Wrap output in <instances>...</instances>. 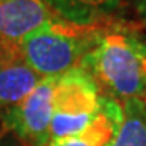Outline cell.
I'll list each match as a JSON object with an SVG mask.
<instances>
[{
  "instance_id": "cell-12",
  "label": "cell",
  "mask_w": 146,
  "mask_h": 146,
  "mask_svg": "<svg viewBox=\"0 0 146 146\" xmlns=\"http://www.w3.org/2000/svg\"><path fill=\"white\" fill-rule=\"evenodd\" d=\"M136 9H137V15L140 18V21L146 27V0H136Z\"/></svg>"
},
{
  "instance_id": "cell-2",
  "label": "cell",
  "mask_w": 146,
  "mask_h": 146,
  "mask_svg": "<svg viewBox=\"0 0 146 146\" xmlns=\"http://www.w3.org/2000/svg\"><path fill=\"white\" fill-rule=\"evenodd\" d=\"M79 67L94 79L103 96L121 103L145 100V79L133 31L108 29Z\"/></svg>"
},
{
  "instance_id": "cell-11",
  "label": "cell",
  "mask_w": 146,
  "mask_h": 146,
  "mask_svg": "<svg viewBox=\"0 0 146 146\" xmlns=\"http://www.w3.org/2000/svg\"><path fill=\"white\" fill-rule=\"evenodd\" d=\"M19 55V48L18 45H14L0 36V60H5V58H11V57H15Z\"/></svg>"
},
{
  "instance_id": "cell-9",
  "label": "cell",
  "mask_w": 146,
  "mask_h": 146,
  "mask_svg": "<svg viewBox=\"0 0 146 146\" xmlns=\"http://www.w3.org/2000/svg\"><path fill=\"white\" fill-rule=\"evenodd\" d=\"M124 118L113 146H146V103L130 98L122 103Z\"/></svg>"
},
{
  "instance_id": "cell-1",
  "label": "cell",
  "mask_w": 146,
  "mask_h": 146,
  "mask_svg": "<svg viewBox=\"0 0 146 146\" xmlns=\"http://www.w3.org/2000/svg\"><path fill=\"white\" fill-rule=\"evenodd\" d=\"M108 29L106 23L79 24L57 18L25 37L18 45L19 54L39 76H60L79 67Z\"/></svg>"
},
{
  "instance_id": "cell-5",
  "label": "cell",
  "mask_w": 146,
  "mask_h": 146,
  "mask_svg": "<svg viewBox=\"0 0 146 146\" xmlns=\"http://www.w3.org/2000/svg\"><path fill=\"white\" fill-rule=\"evenodd\" d=\"M57 18L45 0H0V36L14 45Z\"/></svg>"
},
{
  "instance_id": "cell-13",
  "label": "cell",
  "mask_w": 146,
  "mask_h": 146,
  "mask_svg": "<svg viewBox=\"0 0 146 146\" xmlns=\"http://www.w3.org/2000/svg\"><path fill=\"white\" fill-rule=\"evenodd\" d=\"M143 43H145V46H146V39H143Z\"/></svg>"
},
{
  "instance_id": "cell-7",
  "label": "cell",
  "mask_w": 146,
  "mask_h": 146,
  "mask_svg": "<svg viewBox=\"0 0 146 146\" xmlns=\"http://www.w3.org/2000/svg\"><path fill=\"white\" fill-rule=\"evenodd\" d=\"M42 79L25 64L21 54L0 60V112L23 102Z\"/></svg>"
},
{
  "instance_id": "cell-3",
  "label": "cell",
  "mask_w": 146,
  "mask_h": 146,
  "mask_svg": "<svg viewBox=\"0 0 146 146\" xmlns=\"http://www.w3.org/2000/svg\"><path fill=\"white\" fill-rule=\"evenodd\" d=\"M102 100L103 92L82 67H75L57 76L49 142L84 131L97 116Z\"/></svg>"
},
{
  "instance_id": "cell-4",
  "label": "cell",
  "mask_w": 146,
  "mask_h": 146,
  "mask_svg": "<svg viewBox=\"0 0 146 146\" xmlns=\"http://www.w3.org/2000/svg\"><path fill=\"white\" fill-rule=\"evenodd\" d=\"M55 87L57 76L43 78L23 102L3 112L5 130L15 134L25 146H48Z\"/></svg>"
},
{
  "instance_id": "cell-10",
  "label": "cell",
  "mask_w": 146,
  "mask_h": 146,
  "mask_svg": "<svg viewBox=\"0 0 146 146\" xmlns=\"http://www.w3.org/2000/svg\"><path fill=\"white\" fill-rule=\"evenodd\" d=\"M134 45L142 63V72H143V79H145V103H146V46L143 43V37L136 35V33H134Z\"/></svg>"
},
{
  "instance_id": "cell-6",
  "label": "cell",
  "mask_w": 146,
  "mask_h": 146,
  "mask_svg": "<svg viewBox=\"0 0 146 146\" xmlns=\"http://www.w3.org/2000/svg\"><path fill=\"white\" fill-rule=\"evenodd\" d=\"M122 118V103L103 96L102 108L87 128L76 136L49 142L48 146H113Z\"/></svg>"
},
{
  "instance_id": "cell-8",
  "label": "cell",
  "mask_w": 146,
  "mask_h": 146,
  "mask_svg": "<svg viewBox=\"0 0 146 146\" xmlns=\"http://www.w3.org/2000/svg\"><path fill=\"white\" fill-rule=\"evenodd\" d=\"M55 14L72 23H104L125 5L127 0H45Z\"/></svg>"
}]
</instances>
